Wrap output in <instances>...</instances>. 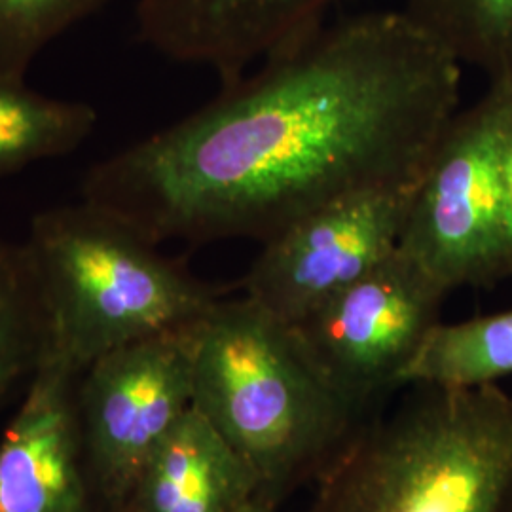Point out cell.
Instances as JSON below:
<instances>
[{"mask_svg":"<svg viewBox=\"0 0 512 512\" xmlns=\"http://www.w3.org/2000/svg\"><path fill=\"white\" fill-rule=\"evenodd\" d=\"M461 69L403 10L323 21L92 165L82 202L158 245H262L330 203L418 183L459 110Z\"/></svg>","mask_w":512,"mask_h":512,"instance_id":"6da1fadb","label":"cell"},{"mask_svg":"<svg viewBox=\"0 0 512 512\" xmlns=\"http://www.w3.org/2000/svg\"><path fill=\"white\" fill-rule=\"evenodd\" d=\"M192 406L281 505L317 482L366 423L294 325L249 296L220 298L194 325Z\"/></svg>","mask_w":512,"mask_h":512,"instance_id":"7a4b0ae2","label":"cell"},{"mask_svg":"<svg viewBox=\"0 0 512 512\" xmlns=\"http://www.w3.org/2000/svg\"><path fill=\"white\" fill-rule=\"evenodd\" d=\"M366 421L304 512H512V395L499 385H412Z\"/></svg>","mask_w":512,"mask_h":512,"instance_id":"3957f363","label":"cell"},{"mask_svg":"<svg viewBox=\"0 0 512 512\" xmlns=\"http://www.w3.org/2000/svg\"><path fill=\"white\" fill-rule=\"evenodd\" d=\"M25 245L46 311L44 357L82 372L114 349L194 325L224 298V289L92 203L40 211Z\"/></svg>","mask_w":512,"mask_h":512,"instance_id":"277c9868","label":"cell"},{"mask_svg":"<svg viewBox=\"0 0 512 512\" xmlns=\"http://www.w3.org/2000/svg\"><path fill=\"white\" fill-rule=\"evenodd\" d=\"M511 141L512 78L488 80L448 122L416 186L399 247L448 293L512 275Z\"/></svg>","mask_w":512,"mask_h":512,"instance_id":"5b68a950","label":"cell"},{"mask_svg":"<svg viewBox=\"0 0 512 512\" xmlns=\"http://www.w3.org/2000/svg\"><path fill=\"white\" fill-rule=\"evenodd\" d=\"M194 325L114 349L82 372L78 416L99 512H126L148 459L192 408Z\"/></svg>","mask_w":512,"mask_h":512,"instance_id":"8992f818","label":"cell"},{"mask_svg":"<svg viewBox=\"0 0 512 512\" xmlns=\"http://www.w3.org/2000/svg\"><path fill=\"white\" fill-rule=\"evenodd\" d=\"M446 296L399 247L294 327L330 380L366 412L404 387V372L439 325Z\"/></svg>","mask_w":512,"mask_h":512,"instance_id":"52a82bcc","label":"cell"},{"mask_svg":"<svg viewBox=\"0 0 512 512\" xmlns=\"http://www.w3.org/2000/svg\"><path fill=\"white\" fill-rule=\"evenodd\" d=\"M418 183L365 190L298 220L262 243L243 294L302 323L399 249Z\"/></svg>","mask_w":512,"mask_h":512,"instance_id":"ba28073f","label":"cell"},{"mask_svg":"<svg viewBox=\"0 0 512 512\" xmlns=\"http://www.w3.org/2000/svg\"><path fill=\"white\" fill-rule=\"evenodd\" d=\"M82 370L44 357L0 439V512H99L78 416Z\"/></svg>","mask_w":512,"mask_h":512,"instance_id":"9c48e42d","label":"cell"},{"mask_svg":"<svg viewBox=\"0 0 512 512\" xmlns=\"http://www.w3.org/2000/svg\"><path fill=\"white\" fill-rule=\"evenodd\" d=\"M338 0H137V37L175 63L236 82L266 55L325 21Z\"/></svg>","mask_w":512,"mask_h":512,"instance_id":"30bf717a","label":"cell"},{"mask_svg":"<svg viewBox=\"0 0 512 512\" xmlns=\"http://www.w3.org/2000/svg\"><path fill=\"white\" fill-rule=\"evenodd\" d=\"M260 497L255 469L192 406L148 459L126 512H245Z\"/></svg>","mask_w":512,"mask_h":512,"instance_id":"8fae6325","label":"cell"},{"mask_svg":"<svg viewBox=\"0 0 512 512\" xmlns=\"http://www.w3.org/2000/svg\"><path fill=\"white\" fill-rule=\"evenodd\" d=\"M97 126L90 103L0 80V181L31 165L73 154Z\"/></svg>","mask_w":512,"mask_h":512,"instance_id":"7c38bea8","label":"cell"},{"mask_svg":"<svg viewBox=\"0 0 512 512\" xmlns=\"http://www.w3.org/2000/svg\"><path fill=\"white\" fill-rule=\"evenodd\" d=\"M512 376V310L442 323L404 372V385L482 387Z\"/></svg>","mask_w":512,"mask_h":512,"instance_id":"4fadbf2b","label":"cell"},{"mask_svg":"<svg viewBox=\"0 0 512 512\" xmlns=\"http://www.w3.org/2000/svg\"><path fill=\"white\" fill-rule=\"evenodd\" d=\"M48 346L46 311L25 241L0 239V408L29 384Z\"/></svg>","mask_w":512,"mask_h":512,"instance_id":"5bb4252c","label":"cell"},{"mask_svg":"<svg viewBox=\"0 0 512 512\" xmlns=\"http://www.w3.org/2000/svg\"><path fill=\"white\" fill-rule=\"evenodd\" d=\"M403 12L461 67L512 78V0H404Z\"/></svg>","mask_w":512,"mask_h":512,"instance_id":"9a60e30c","label":"cell"},{"mask_svg":"<svg viewBox=\"0 0 512 512\" xmlns=\"http://www.w3.org/2000/svg\"><path fill=\"white\" fill-rule=\"evenodd\" d=\"M110 0H0V80L27 82L40 54Z\"/></svg>","mask_w":512,"mask_h":512,"instance_id":"2e32d148","label":"cell"},{"mask_svg":"<svg viewBox=\"0 0 512 512\" xmlns=\"http://www.w3.org/2000/svg\"><path fill=\"white\" fill-rule=\"evenodd\" d=\"M277 505H274L272 501H268V499H264V497H260L256 503H253L249 509L245 512H277Z\"/></svg>","mask_w":512,"mask_h":512,"instance_id":"e0dca14e","label":"cell"},{"mask_svg":"<svg viewBox=\"0 0 512 512\" xmlns=\"http://www.w3.org/2000/svg\"><path fill=\"white\" fill-rule=\"evenodd\" d=\"M507 173H509V186H511V196H512V141H511V148H509V160H507Z\"/></svg>","mask_w":512,"mask_h":512,"instance_id":"ac0fdd59","label":"cell"}]
</instances>
